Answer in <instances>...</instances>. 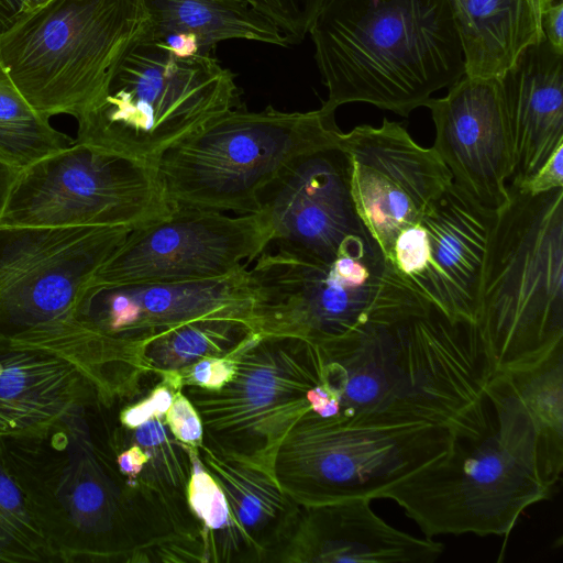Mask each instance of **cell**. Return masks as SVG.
Here are the masks:
<instances>
[{
    "instance_id": "cell-1",
    "label": "cell",
    "mask_w": 563,
    "mask_h": 563,
    "mask_svg": "<svg viewBox=\"0 0 563 563\" xmlns=\"http://www.w3.org/2000/svg\"><path fill=\"white\" fill-rule=\"evenodd\" d=\"M319 345L321 383L338 405L331 419L452 424L494 375L476 324L416 291Z\"/></svg>"
},
{
    "instance_id": "cell-2",
    "label": "cell",
    "mask_w": 563,
    "mask_h": 563,
    "mask_svg": "<svg viewBox=\"0 0 563 563\" xmlns=\"http://www.w3.org/2000/svg\"><path fill=\"white\" fill-rule=\"evenodd\" d=\"M539 429L505 372L451 424L449 450L378 498L395 500L426 537L507 536L523 510L561 477Z\"/></svg>"
},
{
    "instance_id": "cell-3",
    "label": "cell",
    "mask_w": 563,
    "mask_h": 563,
    "mask_svg": "<svg viewBox=\"0 0 563 563\" xmlns=\"http://www.w3.org/2000/svg\"><path fill=\"white\" fill-rule=\"evenodd\" d=\"M308 34L328 111L364 102L408 117L465 75L448 0H322Z\"/></svg>"
},
{
    "instance_id": "cell-4",
    "label": "cell",
    "mask_w": 563,
    "mask_h": 563,
    "mask_svg": "<svg viewBox=\"0 0 563 563\" xmlns=\"http://www.w3.org/2000/svg\"><path fill=\"white\" fill-rule=\"evenodd\" d=\"M483 267L475 324L494 374L563 345V188L508 186Z\"/></svg>"
},
{
    "instance_id": "cell-5",
    "label": "cell",
    "mask_w": 563,
    "mask_h": 563,
    "mask_svg": "<svg viewBox=\"0 0 563 563\" xmlns=\"http://www.w3.org/2000/svg\"><path fill=\"white\" fill-rule=\"evenodd\" d=\"M322 107L287 112L242 103L174 142L152 162L170 208L257 213L260 190L292 158L339 146L342 131Z\"/></svg>"
},
{
    "instance_id": "cell-6",
    "label": "cell",
    "mask_w": 563,
    "mask_h": 563,
    "mask_svg": "<svg viewBox=\"0 0 563 563\" xmlns=\"http://www.w3.org/2000/svg\"><path fill=\"white\" fill-rule=\"evenodd\" d=\"M148 25L145 0H49L0 33V63L42 115L78 121Z\"/></svg>"
},
{
    "instance_id": "cell-7",
    "label": "cell",
    "mask_w": 563,
    "mask_h": 563,
    "mask_svg": "<svg viewBox=\"0 0 563 563\" xmlns=\"http://www.w3.org/2000/svg\"><path fill=\"white\" fill-rule=\"evenodd\" d=\"M96 409L37 435L2 437L58 562L113 561L128 551L125 495L93 437Z\"/></svg>"
},
{
    "instance_id": "cell-8",
    "label": "cell",
    "mask_w": 563,
    "mask_h": 563,
    "mask_svg": "<svg viewBox=\"0 0 563 563\" xmlns=\"http://www.w3.org/2000/svg\"><path fill=\"white\" fill-rule=\"evenodd\" d=\"M242 104L234 75L211 55H177L143 38L113 70L75 140L152 164L174 142Z\"/></svg>"
},
{
    "instance_id": "cell-9",
    "label": "cell",
    "mask_w": 563,
    "mask_h": 563,
    "mask_svg": "<svg viewBox=\"0 0 563 563\" xmlns=\"http://www.w3.org/2000/svg\"><path fill=\"white\" fill-rule=\"evenodd\" d=\"M245 269L249 321L256 332L317 344L341 338L411 291L387 265L375 240L327 262L269 245Z\"/></svg>"
},
{
    "instance_id": "cell-10",
    "label": "cell",
    "mask_w": 563,
    "mask_h": 563,
    "mask_svg": "<svg viewBox=\"0 0 563 563\" xmlns=\"http://www.w3.org/2000/svg\"><path fill=\"white\" fill-rule=\"evenodd\" d=\"M451 424L322 419L308 411L273 462L280 489L311 507L378 495L446 453Z\"/></svg>"
},
{
    "instance_id": "cell-11",
    "label": "cell",
    "mask_w": 563,
    "mask_h": 563,
    "mask_svg": "<svg viewBox=\"0 0 563 563\" xmlns=\"http://www.w3.org/2000/svg\"><path fill=\"white\" fill-rule=\"evenodd\" d=\"M130 342L75 322L0 336V437L46 432L125 390Z\"/></svg>"
},
{
    "instance_id": "cell-12",
    "label": "cell",
    "mask_w": 563,
    "mask_h": 563,
    "mask_svg": "<svg viewBox=\"0 0 563 563\" xmlns=\"http://www.w3.org/2000/svg\"><path fill=\"white\" fill-rule=\"evenodd\" d=\"M234 354L235 372L221 388L180 389L201 418L205 445L273 475L282 440L310 411L307 394L321 382L323 354L306 338L260 332Z\"/></svg>"
},
{
    "instance_id": "cell-13",
    "label": "cell",
    "mask_w": 563,
    "mask_h": 563,
    "mask_svg": "<svg viewBox=\"0 0 563 563\" xmlns=\"http://www.w3.org/2000/svg\"><path fill=\"white\" fill-rule=\"evenodd\" d=\"M170 209L151 164L75 140L20 170L0 225L135 229Z\"/></svg>"
},
{
    "instance_id": "cell-14",
    "label": "cell",
    "mask_w": 563,
    "mask_h": 563,
    "mask_svg": "<svg viewBox=\"0 0 563 563\" xmlns=\"http://www.w3.org/2000/svg\"><path fill=\"white\" fill-rule=\"evenodd\" d=\"M131 230L0 225V336L75 322L95 274Z\"/></svg>"
},
{
    "instance_id": "cell-15",
    "label": "cell",
    "mask_w": 563,
    "mask_h": 563,
    "mask_svg": "<svg viewBox=\"0 0 563 563\" xmlns=\"http://www.w3.org/2000/svg\"><path fill=\"white\" fill-rule=\"evenodd\" d=\"M269 243L257 213L229 216L175 207L132 229L90 285L223 278L241 272Z\"/></svg>"
},
{
    "instance_id": "cell-16",
    "label": "cell",
    "mask_w": 563,
    "mask_h": 563,
    "mask_svg": "<svg viewBox=\"0 0 563 563\" xmlns=\"http://www.w3.org/2000/svg\"><path fill=\"white\" fill-rule=\"evenodd\" d=\"M496 216L453 181L397 235L386 263L445 314L475 323Z\"/></svg>"
},
{
    "instance_id": "cell-17",
    "label": "cell",
    "mask_w": 563,
    "mask_h": 563,
    "mask_svg": "<svg viewBox=\"0 0 563 563\" xmlns=\"http://www.w3.org/2000/svg\"><path fill=\"white\" fill-rule=\"evenodd\" d=\"M356 211L387 261L397 235L453 183L434 147H422L396 121L341 134Z\"/></svg>"
},
{
    "instance_id": "cell-18",
    "label": "cell",
    "mask_w": 563,
    "mask_h": 563,
    "mask_svg": "<svg viewBox=\"0 0 563 563\" xmlns=\"http://www.w3.org/2000/svg\"><path fill=\"white\" fill-rule=\"evenodd\" d=\"M257 206L269 245L331 262L374 240L356 211L349 159L340 146L289 161L260 190Z\"/></svg>"
},
{
    "instance_id": "cell-19",
    "label": "cell",
    "mask_w": 563,
    "mask_h": 563,
    "mask_svg": "<svg viewBox=\"0 0 563 563\" xmlns=\"http://www.w3.org/2000/svg\"><path fill=\"white\" fill-rule=\"evenodd\" d=\"M442 98H430L434 150L453 181L485 208L498 211L509 201L507 180L512 151L499 77L464 75Z\"/></svg>"
},
{
    "instance_id": "cell-20",
    "label": "cell",
    "mask_w": 563,
    "mask_h": 563,
    "mask_svg": "<svg viewBox=\"0 0 563 563\" xmlns=\"http://www.w3.org/2000/svg\"><path fill=\"white\" fill-rule=\"evenodd\" d=\"M245 269L207 280L89 285L76 318L139 346L154 334L203 317L229 316L249 321L251 297Z\"/></svg>"
},
{
    "instance_id": "cell-21",
    "label": "cell",
    "mask_w": 563,
    "mask_h": 563,
    "mask_svg": "<svg viewBox=\"0 0 563 563\" xmlns=\"http://www.w3.org/2000/svg\"><path fill=\"white\" fill-rule=\"evenodd\" d=\"M369 498L303 507L291 526V561L321 563H432L443 543L417 538L378 517Z\"/></svg>"
},
{
    "instance_id": "cell-22",
    "label": "cell",
    "mask_w": 563,
    "mask_h": 563,
    "mask_svg": "<svg viewBox=\"0 0 563 563\" xmlns=\"http://www.w3.org/2000/svg\"><path fill=\"white\" fill-rule=\"evenodd\" d=\"M499 78L512 151L510 186L517 187L563 145V52L543 37Z\"/></svg>"
},
{
    "instance_id": "cell-23",
    "label": "cell",
    "mask_w": 563,
    "mask_h": 563,
    "mask_svg": "<svg viewBox=\"0 0 563 563\" xmlns=\"http://www.w3.org/2000/svg\"><path fill=\"white\" fill-rule=\"evenodd\" d=\"M150 25L144 36L183 55H209L225 40L278 46L288 37L244 0H145Z\"/></svg>"
},
{
    "instance_id": "cell-24",
    "label": "cell",
    "mask_w": 563,
    "mask_h": 563,
    "mask_svg": "<svg viewBox=\"0 0 563 563\" xmlns=\"http://www.w3.org/2000/svg\"><path fill=\"white\" fill-rule=\"evenodd\" d=\"M562 1V0H560ZM465 75L501 77L520 53L543 37L542 18L555 0H448Z\"/></svg>"
},
{
    "instance_id": "cell-25",
    "label": "cell",
    "mask_w": 563,
    "mask_h": 563,
    "mask_svg": "<svg viewBox=\"0 0 563 563\" xmlns=\"http://www.w3.org/2000/svg\"><path fill=\"white\" fill-rule=\"evenodd\" d=\"M206 468L222 488L232 525L223 542H241L261 550L264 540L277 536L298 514L295 504L274 476L246 463L224 456L209 446L197 449Z\"/></svg>"
},
{
    "instance_id": "cell-26",
    "label": "cell",
    "mask_w": 563,
    "mask_h": 563,
    "mask_svg": "<svg viewBox=\"0 0 563 563\" xmlns=\"http://www.w3.org/2000/svg\"><path fill=\"white\" fill-rule=\"evenodd\" d=\"M255 332L242 318L203 317L147 338L140 355L161 373L176 372L203 357L227 356Z\"/></svg>"
},
{
    "instance_id": "cell-27",
    "label": "cell",
    "mask_w": 563,
    "mask_h": 563,
    "mask_svg": "<svg viewBox=\"0 0 563 563\" xmlns=\"http://www.w3.org/2000/svg\"><path fill=\"white\" fill-rule=\"evenodd\" d=\"M74 141L30 104L0 63V154L22 169Z\"/></svg>"
},
{
    "instance_id": "cell-28",
    "label": "cell",
    "mask_w": 563,
    "mask_h": 563,
    "mask_svg": "<svg viewBox=\"0 0 563 563\" xmlns=\"http://www.w3.org/2000/svg\"><path fill=\"white\" fill-rule=\"evenodd\" d=\"M529 409L545 452L563 470V345L530 365L505 372Z\"/></svg>"
},
{
    "instance_id": "cell-29",
    "label": "cell",
    "mask_w": 563,
    "mask_h": 563,
    "mask_svg": "<svg viewBox=\"0 0 563 563\" xmlns=\"http://www.w3.org/2000/svg\"><path fill=\"white\" fill-rule=\"evenodd\" d=\"M0 562H58L10 464L0 437Z\"/></svg>"
},
{
    "instance_id": "cell-30",
    "label": "cell",
    "mask_w": 563,
    "mask_h": 563,
    "mask_svg": "<svg viewBox=\"0 0 563 563\" xmlns=\"http://www.w3.org/2000/svg\"><path fill=\"white\" fill-rule=\"evenodd\" d=\"M189 456L190 475L187 484V499L190 510L210 531H219L224 539L232 520L225 495L202 463L198 450L186 445Z\"/></svg>"
},
{
    "instance_id": "cell-31",
    "label": "cell",
    "mask_w": 563,
    "mask_h": 563,
    "mask_svg": "<svg viewBox=\"0 0 563 563\" xmlns=\"http://www.w3.org/2000/svg\"><path fill=\"white\" fill-rule=\"evenodd\" d=\"M269 18L288 37L301 42L309 32L322 0H244Z\"/></svg>"
},
{
    "instance_id": "cell-32",
    "label": "cell",
    "mask_w": 563,
    "mask_h": 563,
    "mask_svg": "<svg viewBox=\"0 0 563 563\" xmlns=\"http://www.w3.org/2000/svg\"><path fill=\"white\" fill-rule=\"evenodd\" d=\"M235 372L234 351L227 356L203 357L176 372L162 373L170 388L196 386L216 390L224 386Z\"/></svg>"
},
{
    "instance_id": "cell-33",
    "label": "cell",
    "mask_w": 563,
    "mask_h": 563,
    "mask_svg": "<svg viewBox=\"0 0 563 563\" xmlns=\"http://www.w3.org/2000/svg\"><path fill=\"white\" fill-rule=\"evenodd\" d=\"M165 421L170 433L179 442L196 449L202 445L203 426L201 418L181 389L174 394L173 402L165 413Z\"/></svg>"
},
{
    "instance_id": "cell-34",
    "label": "cell",
    "mask_w": 563,
    "mask_h": 563,
    "mask_svg": "<svg viewBox=\"0 0 563 563\" xmlns=\"http://www.w3.org/2000/svg\"><path fill=\"white\" fill-rule=\"evenodd\" d=\"M174 394L168 385L156 387L145 399L124 407L119 415L120 423L128 430L165 416L173 402Z\"/></svg>"
},
{
    "instance_id": "cell-35",
    "label": "cell",
    "mask_w": 563,
    "mask_h": 563,
    "mask_svg": "<svg viewBox=\"0 0 563 563\" xmlns=\"http://www.w3.org/2000/svg\"><path fill=\"white\" fill-rule=\"evenodd\" d=\"M514 188L529 195L563 188V145H560L528 180Z\"/></svg>"
},
{
    "instance_id": "cell-36",
    "label": "cell",
    "mask_w": 563,
    "mask_h": 563,
    "mask_svg": "<svg viewBox=\"0 0 563 563\" xmlns=\"http://www.w3.org/2000/svg\"><path fill=\"white\" fill-rule=\"evenodd\" d=\"M148 451L133 443L128 449L115 455V465L121 476L126 478L129 487H136V482L145 466L150 462Z\"/></svg>"
},
{
    "instance_id": "cell-37",
    "label": "cell",
    "mask_w": 563,
    "mask_h": 563,
    "mask_svg": "<svg viewBox=\"0 0 563 563\" xmlns=\"http://www.w3.org/2000/svg\"><path fill=\"white\" fill-rule=\"evenodd\" d=\"M49 0H0V33L7 32Z\"/></svg>"
},
{
    "instance_id": "cell-38",
    "label": "cell",
    "mask_w": 563,
    "mask_h": 563,
    "mask_svg": "<svg viewBox=\"0 0 563 563\" xmlns=\"http://www.w3.org/2000/svg\"><path fill=\"white\" fill-rule=\"evenodd\" d=\"M563 3L554 2L545 8L542 18L544 37L559 51L563 52Z\"/></svg>"
},
{
    "instance_id": "cell-39",
    "label": "cell",
    "mask_w": 563,
    "mask_h": 563,
    "mask_svg": "<svg viewBox=\"0 0 563 563\" xmlns=\"http://www.w3.org/2000/svg\"><path fill=\"white\" fill-rule=\"evenodd\" d=\"M133 430L134 443L145 450L163 444L169 439V433L161 418H153Z\"/></svg>"
},
{
    "instance_id": "cell-40",
    "label": "cell",
    "mask_w": 563,
    "mask_h": 563,
    "mask_svg": "<svg viewBox=\"0 0 563 563\" xmlns=\"http://www.w3.org/2000/svg\"><path fill=\"white\" fill-rule=\"evenodd\" d=\"M21 168L0 154V219Z\"/></svg>"
}]
</instances>
